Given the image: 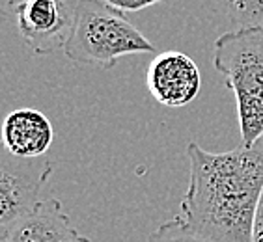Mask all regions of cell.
Here are the masks:
<instances>
[{"mask_svg": "<svg viewBox=\"0 0 263 242\" xmlns=\"http://www.w3.org/2000/svg\"><path fill=\"white\" fill-rule=\"evenodd\" d=\"M187 156L191 175L179 216L211 242H252L263 192V138L224 153L191 142Z\"/></svg>", "mask_w": 263, "mask_h": 242, "instance_id": "obj_1", "label": "cell"}, {"mask_svg": "<svg viewBox=\"0 0 263 242\" xmlns=\"http://www.w3.org/2000/svg\"><path fill=\"white\" fill-rule=\"evenodd\" d=\"M213 66L235 97L241 146L252 147L263 138V25L224 32Z\"/></svg>", "mask_w": 263, "mask_h": 242, "instance_id": "obj_2", "label": "cell"}, {"mask_svg": "<svg viewBox=\"0 0 263 242\" xmlns=\"http://www.w3.org/2000/svg\"><path fill=\"white\" fill-rule=\"evenodd\" d=\"M155 52L153 43L105 0H79L64 54L81 66L112 69L122 56Z\"/></svg>", "mask_w": 263, "mask_h": 242, "instance_id": "obj_3", "label": "cell"}, {"mask_svg": "<svg viewBox=\"0 0 263 242\" xmlns=\"http://www.w3.org/2000/svg\"><path fill=\"white\" fill-rule=\"evenodd\" d=\"M8 8L32 54L64 51L73 26V10L66 0H8Z\"/></svg>", "mask_w": 263, "mask_h": 242, "instance_id": "obj_4", "label": "cell"}, {"mask_svg": "<svg viewBox=\"0 0 263 242\" xmlns=\"http://www.w3.org/2000/svg\"><path fill=\"white\" fill-rule=\"evenodd\" d=\"M147 90L155 101L168 108H181L200 93V69L191 56L179 51L157 54L147 67Z\"/></svg>", "mask_w": 263, "mask_h": 242, "instance_id": "obj_5", "label": "cell"}, {"mask_svg": "<svg viewBox=\"0 0 263 242\" xmlns=\"http://www.w3.org/2000/svg\"><path fill=\"white\" fill-rule=\"evenodd\" d=\"M0 242H91L73 226L60 199L47 197L26 216L0 231Z\"/></svg>", "mask_w": 263, "mask_h": 242, "instance_id": "obj_6", "label": "cell"}, {"mask_svg": "<svg viewBox=\"0 0 263 242\" xmlns=\"http://www.w3.org/2000/svg\"><path fill=\"white\" fill-rule=\"evenodd\" d=\"M54 140L51 119L35 108H17L10 112L2 125V144L17 158H35L45 155Z\"/></svg>", "mask_w": 263, "mask_h": 242, "instance_id": "obj_7", "label": "cell"}, {"mask_svg": "<svg viewBox=\"0 0 263 242\" xmlns=\"http://www.w3.org/2000/svg\"><path fill=\"white\" fill-rule=\"evenodd\" d=\"M52 164L45 162L35 179L10 172L8 166L0 170V231L26 216L40 205V190L49 181Z\"/></svg>", "mask_w": 263, "mask_h": 242, "instance_id": "obj_8", "label": "cell"}, {"mask_svg": "<svg viewBox=\"0 0 263 242\" xmlns=\"http://www.w3.org/2000/svg\"><path fill=\"white\" fill-rule=\"evenodd\" d=\"M203 6L217 21L237 28L263 25V0H203Z\"/></svg>", "mask_w": 263, "mask_h": 242, "instance_id": "obj_9", "label": "cell"}, {"mask_svg": "<svg viewBox=\"0 0 263 242\" xmlns=\"http://www.w3.org/2000/svg\"><path fill=\"white\" fill-rule=\"evenodd\" d=\"M147 242H211L208 237L200 235L189 226L179 214L172 220L161 224L155 231L147 237Z\"/></svg>", "mask_w": 263, "mask_h": 242, "instance_id": "obj_10", "label": "cell"}, {"mask_svg": "<svg viewBox=\"0 0 263 242\" xmlns=\"http://www.w3.org/2000/svg\"><path fill=\"white\" fill-rule=\"evenodd\" d=\"M105 2L122 11H140L144 8L157 4V2H162V0H105Z\"/></svg>", "mask_w": 263, "mask_h": 242, "instance_id": "obj_11", "label": "cell"}, {"mask_svg": "<svg viewBox=\"0 0 263 242\" xmlns=\"http://www.w3.org/2000/svg\"><path fill=\"white\" fill-rule=\"evenodd\" d=\"M252 242H263V192L261 197H259L258 209H256V216H254Z\"/></svg>", "mask_w": 263, "mask_h": 242, "instance_id": "obj_12", "label": "cell"}]
</instances>
